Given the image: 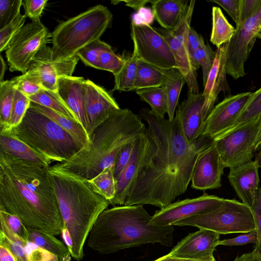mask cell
Returning <instances> with one entry per match:
<instances>
[{
	"label": "cell",
	"mask_w": 261,
	"mask_h": 261,
	"mask_svg": "<svg viewBox=\"0 0 261 261\" xmlns=\"http://www.w3.org/2000/svg\"><path fill=\"white\" fill-rule=\"evenodd\" d=\"M253 217L257 240L255 244L254 253L261 255V188L259 187L255 200L250 208Z\"/></svg>",
	"instance_id": "cell-48"
},
{
	"label": "cell",
	"mask_w": 261,
	"mask_h": 261,
	"mask_svg": "<svg viewBox=\"0 0 261 261\" xmlns=\"http://www.w3.org/2000/svg\"><path fill=\"white\" fill-rule=\"evenodd\" d=\"M141 99L149 105L150 111L156 116L165 118L168 112V100L163 87H151L136 90Z\"/></svg>",
	"instance_id": "cell-33"
},
{
	"label": "cell",
	"mask_w": 261,
	"mask_h": 261,
	"mask_svg": "<svg viewBox=\"0 0 261 261\" xmlns=\"http://www.w3.org/2000/svg\"><path fill=\"white\" fill-rule=\"evenodd\" d=\"M112 19L108 8L97 5L60 23L51 33L52 60L62 61L76 56L81 49L100 39Z\"/></svg>",
	"instance_id": "cell-7"
},
{
	"label": "cell",
	"mask_w": 261,
	"mask_h": 261,
	"mask_svg": "<svg viewBox=\"0 0 261 261\" xmlns=\"http://www.w3.org/2000/svg\"><path fill=\"white\" fill-rule=\"evenodd\" d=\"M187 43L191 54L205 44L203 37L192 27L190 28L188 32Z\"/></svg>",
	"instance_id": "cell-54"
},
{
	"label": "cell",
	"mask_w": 261,
	"mask_h": 261,
	"mask_svg": "<svg viewBox=\"0 0 261 261\" xmlns=\"http://www.w3.org/2000/svg\"><path fill=\"white\" fill-rule=\"evenodd\" d=\"M84 108L89 136L113 112L120 108L112 95L90 80L84 84Z\"/></svg>",
	"instance_id": "cell-16"
},
{
	"label": "cell",
	"mask_w": 261,
	"mask_h": 261,
	"mask_svg": "<svg viewBox=\"0 0 261 261\" xmlns=\"http://www.w3.org/2000/svg\"><path fill=\"white\" fill-rule=\"evenodd\" d=\"M220 6L237 24L239 16L240 0H211Z\"/></svg>",
	"instance_id": "cell-52"
},
{
	"label": "cell",
	"mask_w": 261,
	"mask_h": 261,
	"mask_svg": "<svg viewBox=\"0 0 261 261\" xmlns=\"http://www.w3.org/2000/svg\"><path fill=\"white\" fill-rule=\"evenodd\" d=\"M0 217H2L12 231L23 240L29 242L28 228L17 216L0 208Z\"/></svg>",
	"instance_id": "cell-47"
},
{
	"label": "cell",
	"mask_w": 261,
	"mask_h": 261,
	"mask_svg": "<svg viewBox=\"0 0 261 261\" xmlns=\"http://www.w3.org/2000/svg\"><path fill=\"white\" fill-rule=\"evenodd\" d=\"M135 140L124 146L117 154L113 166V174L116 182L131 158Z\"/></svg>",
	"instance_id": "cell-46"
},
{
	"label": "cell",
	"mask_w": 261,
	"mask_h": 261,
	"mask_svg": "<svg viewBox=\"0 0 261 261\" xmlns=\"http://www.w3.org/2000/svg\"><path fill=\"white\" fill-rule=\"evenodd\" d=\"M257 237L255 229L247 234H242L235 238L220 241L219 245L223 246H239L249 243H256Z\"/></svg>",
	"instance_id": "cell-51"
},
{
	"label": "cell",
	"mask_w": 261,
	"mask_h": 261,
	"mask_svg": "<svg viewBox=\"0 0 261 261\" xmlns=\"http://www.w3.org/2000/svg\"><path fill=\"white\" fill-rule=\"evenodd\" d=\"M130 34L138 59L163 69L177 68L169 44L154 28L132 23Z\"/></svg>",
	"instance_id": "cell-13"
},
{
	"label": "cell",
	"mask_w": 261,
	"mask_h": 261,
	"mask_svg": "<svg viewBox=\"0 0 261 261\" xmlns=\"http://www.w3.org/2000/svg\"><path fill=\"white\" fill-rule=\"evenodd\" d=\"M202 93L188 92L187 98L178 106V115L184 135L189 142H193L202 135L208 115L204 109Z\"/></svg>",
	"instance_id": "cell-20"
},
{
	"label": "cell",
	"mask_w": 261,
	"mask_h": 261,
	"mask_svg": "<svg viewBox=\"0 0 261 261\" xmlns=\"http://www.w3.org/2000/svg\"><path fill=\"white\" fill-rule=\"evenodd\" d=\"M0 244L10 250L16 261H28L25 247L29 242L14 233L2 217H0Z\"/></svg>",
	"instance_id": "cell-34"
},
{
	"label": "cell",
	"mask_w": 261,
	"mask_h": 261,
	"mask_svg": "<svg viewBox=\"0 0 261 261\" xmlns=\"http://www.w3.org/2000/svg\"><path fill=\"white\" fill-rule=\"evenodd\" d=\"M51 54V47L44 46L32 60L28 70L39 74L45 89L58 92V79L64 75L72 76L79 58L75 56L62 61H53Z\"/></svg>",
	"instance_id": "cell-17"
},
{
	"label": "cell",
	"mask_w": 261,
	"mask_h": 261,
	"mask_svg": "<svg viewBox=\"0 0 261 261\" xmlns=\"http://www.w3.org/2000/svg\"><path fill=\"white\" fill-rule=\"evenodd\" d=\"M260 116L261 87L255 92L252 93L243 111L232 127L218 137L230 133Z\"/></svg>",
	"instance_id": "cell-38"
},
{
	"label": "cell",
	"mask_w": 261,
	"mask_h": 261,
	"mask_svg": "<svg viewBox=\"0 0 261 261\" xmlns=\"http://www.w3.org/2000/svg\"><path fill=\"white\" fill-rule=\"evenodd\" d=\"M186 81L177 68L167 70V75L163 85L168 100V119L171 121L174 117V112L177 107L179 97Z\"/></svg>",
	"instance_id": "cell-30"
},
{
	"label": "cell",
	"mask_w": 261,
	"mask_h": 261,
	"mask_svg": "<svg viewBox=\"0 0 261 261\" xmlns=\"http://www.w3.org/2000/svg\"><path fill=\"white\" fill-rule=\"evenodd\" d=\"M215 54V51L212 49L211 47L206 44L191 54L195 64L198 67L201 66L202 68L203 87L213 66Z\"/></svg>",
	"instance_id": "cell-42"
},
{
	"label": "cell",
	"mask_w": 261,
	"mask_h": 261,
	"mask_svg": "<svg viewBox=\"0 0 261 261\" xmlns=\"http://www.w3.org/2000/svg\"><path fill=\"white\" fill-rule=\"evenodd\" d=\"M236 32L227 44L226 70L234 80L245 75V64L257 38H261V6L246 21L236 25Z\"/></svg>",
	"instance_id": "cell-10"
},
{
	"label": "cell",
	"mask_w": 261,
	"mask_h": 261,
	"mask_svg": "<svg viewBox=\"0 0 261 261\" xmlns=\"http://www.w3.org/2000/svg\"><path fill=\"white\" fill-rule=\"evenodd\" d=\"M140 116L148 124L147 143L124 205L162 208L187 191L199 156L214 140L201 135L189 142L176 113L170 121L145 108Z\"/></svg>",
	"instance_id": "cell-1"
},
{
	"label": "cell",
	"mask_w": 261,
	"mask_h": 261,
	"mask_svg": "<svg viewBox=\"0 0 261 261\" xmlns=\"http://www.w3.org/2000/svg\"><path fill=\"white\" fill-rule=\"evenodd\" d=\"M255 161L257 164L259 168H261V147L258 153L256 155Z\"/></svg>",
	"instance_id": "cell-61"
},
{
	"label": "cell",
	"mask_w": 261,
	"mask_h": 261,
	"mask_svg": "<svg viewBox=\"0 0 261 261\" xmlns=\"http://www.w3.org/2000/svg\"><path fill=\"white\" fill-rule=\"evenodd\" d=\"M26 15L19 13L5 27L0 29V51L6 50L14 35L24 25Z\"/></svg>",
	"instance_id": "cell-44"
},
{
	"label": "cell",
	"mask_w": 261,
	"mask_h": 261,
	"mask_svg": "<svg viewBox=\"0 0 261 261\" xmlns=\"http://www.w3.org/2000/svg\"><path fill=\"white\" fill-rule=\"evenodd\" d=\"M49 166L0 151V208L17 216L28 228L56 236L61 234L64 223Z\"/></svg>",
	"instance_id": "cell-2"
},
{
	"label": "cell",
	"mask_w": 261,
	"mask_h": 261,
	"mask_svg": "<svg viewBox=\"0 0 261 261\" xmlns=\"http://www.w3.org/2000/svg\"><path fill=\"white\" fill-rule=\"evenodd\" d=\"M229 169L228 175L229 183L242 202L250 208L260 187L257 163L252 160Z\"/></svg>",
	"instance_id": "cell-21"
},
{
	"label": "cell",
	"mask_w": 261,
	"mask_h": 261,
	"mask_svg": "<svg viewBox=\"0 0 261 261\" xmlns=\"http://www.w3.org/2000/svg\"><path fill=\"white\" fill-rule=\"evenodd\" d=\"M233 261H261V255L252 251L237 256Z\"/></svg>",
	"instance_id": "cell-55"
},
{
	"label": "cell",
	"mask_w": 261,
	"mask_h": 261,
	"mask_svg": "<svg viewBox=\"0 0 261 261\" xmlns=\"http://www.w3.org/2000/svg\"><path fill=\"white\" fill-rule=\"evenodd\" d=\"M195 1L189 2L185 15L179 25L173 30L154 28L169 44L175 59L177 68L183 75L188 88V92L199 93L196 70L199 68L193 62L190 53L187 37L191 28Z\"/></svg>",
	"instance_id": "cell-12"
},
{
	"label": "cell",
	"mask_w": 261,
	"mask_h": 261,
	"mask_svg": "<svg viewBox=\"0 0 261 261\" xmlns=\"http://www.w3.org/2000/svg\"><path fill=\"white\" fill-rule=\"evenodd\" d=\"M28 228L29 242L47 250L59 261H71L72 256L67 247L55 236L38 229Z\"/></svg>",
	"instance_id": "cell-27"
},
{
	"label": "cell",
	"mask_w": 261,
	"mask_h": 261,
	"mask_svg": "<svg viewBox=\"0 0 261 261\" xmlns=\"http://www.w3.org/2000/svg\"><path fill=\"white\" fill-rule=\"evenodd\" d=\"M152 1H122L120 2H124L126 6L130 7L135 11H138L148 3H152Z\"/></svg>",
	"instance_id": "cell-57"
},
{
	"label": "cell",
	"mask_w": 261,
	"mask_h": 261,
	"mask_svg": "<svg viewBox=\"0 0 261 261\" xmlns=\"http://www.w3.org/2000/svg\"><path fill=\"white\" fill-rule=\"evenodd\" d=\"M251 94L247 92L230 95L215 106L205 121L202 135L214 140L230 129Z\"/></svg>",
	"instance_id": "cell-15"
},
{
	"label": "cell",
	"mask_w": 261,
	"mask_h": 261,
	"mask_svg": "<svg viewBox=\"0 0 261 261\" xmlns=\"http://www.w3.org/2000/svg\"><path fill=\"white\" fill-rule=\"evenodd\" d=\"M220 241V234L208 229H199L189 233L167 254L188 259L215 261L213 253Z\"/></svg>",
	"instance_id": "cell-18"
},
{
	"label": "cell",
	"mask_w": 261,
	"mask_h": 261,
	"mask_svg": "<svg viewBox=\"0 0 261 261\" xmlns=\"http://www.w3.org/2000/svg\"><path fill=\"white\" fill-rule=\"evenodd\" d=\"M261 39V38H260Z\"/></svg>",
	"instance_id": "cell-62"
},
{
	"label": "cell",
	"mask_w": 261,
	"mask_h": 261,
	"mask_svg": "<svg viewBox=\"0 0 261 261\" xmlns=\"http://www.w3.org/2000/svg\"><path fill=\"white\" fill-rule=\"evenodd\" d=\"M47 2V0L23 1L22 5L25 11L24 14L30 18L32 21H41L40 17Z\"/></svg>",
	"instance_id": "cell-50"
},
{
	"label": "cell",
	"mask_w": 261,
	"mask_h": 261,
	"mask_svg": "<svg viewBox=\"0 0 261 261\" xmlns=\"http://www.w3.org/2000/svg\"><path fill=\"white\" fill-rule=\"evenodd\" d=\"M85 81L83 77L60 76L58 81V91L61 98L75 115L78 122L87 132V123L84 99Z\"/></svg>",
	"instance_id": "cell-23"
},
{
	"label": "cell",
	"mask_w": 261,
	"mask_h": 261,
	"mask_svg": "<svg viewBox=\"0 0 261 261\" xmlns=\"http://www.w3.org/2000/svg\"><path fill=\"white\" fill-rule=\"evenodd\" d=\"M22 3V0H0V29L20 12Z\"/></svg>",
	"instance_id": "cell-45"
},
{
	"label": "cell",
	"mask_w": 261,
	"mask_h": 261,
	"mask_svg": "<svg viewBox=\"0 0 261 261\" xmlns=\"http://www.w3.org/2000/svg\"><path fill=\"white\" fill-rule=\"evenodd\" d=\"M121 70L114 75L115 83L113 90L128 92L134 90L138 58L133 51L131 55L124 58Z\"/></svg>",
	"instance_id": "cell-32"
},
{
	"label": "cell",
	"mask_w": 261,
	"mask_h": 261,
	"mask_svg": "<svg viewBox=\"0 0 261 261\" xmlns=\"http://www.w3.org/2000/svg\"><path fill=\"white\" fill-rule=\"evenodd\" d=\"M152 216L142 205L114 206L103 211L94 224L87 246L101 254L147 244H173V225L150 223Z\"/></svg>",
	"instance_id": "cell-3"
},
{
	"label": "cell",
	"mask_w": 261,
	"mask_h": 261,
	"mask_svg": "<svg viewBox=\"0 0 261 261\" xmlns=\"http://www.w3.org/2000/svg\"><path fill=\"white\" fill-rule=\"evenodd\" d=\"M29 98L31 102L50 109L78 122L75 115L61 98L58 92L45 89L37 94L29 96Z\"/></svg>",
	"instance_id": "cell-35"
},
{
	"label": "cell",
	"mask_w": 261,
	"mask_h": 261,
	"mask_svg": "<svg viewBox=\"0 0 261 261\" xmlns=\"http://www.w3.org/2000/svg\"><path fill=\"white\" fill-rule=\"evenodd\" d=\"M225 168L214 142L199 156L192 178L193 189L205 191L221 187V177Z\"/></svg>",
	"instance_id": "cell-19"
},
{
	"label": "cell",
	"mask_w": 261,
	"mask_h": 261,
	"mask_svg": "<svg viewBox=\"0 0 261 261\" xmlns=\"http://www.w3.org/2000/svg\"><path fill=\"white\" fill-rule=\"evenodd\" d=\"M154 18V16L152 9L144 7L133 14L132 23L136 25L144 24L150 25L153 21Z\"/></svg>",
	"instance_id": "cell-53"
},
{
	"label": "cell",
	"mask_w": 261,
	"mask_h": 261,
	"mask_svg": "<svg viewBox=\"0 0 261 261\" xmlns=\"http://www.w3.org/2000/svg\"><path fill=\"white\" fill-rule=\"evenodd\" d=\"M48 174L63 220L61 233L70 236V253L80 261L94 224L110 202L93 190L88 179L69 170L56 164L49 166Z\"/></svg>",
	"instance_id": "cell-4"
},
{
	"label": "cell",
	"mask_w": 261,
	"mask_h": 261,
	"mask_svg": "<svg viewBox=\"0 0 261 261\" xmlns=\"http://www.w3.org/2000/svg\"><path fill=\"white\" fill-rule=\"evenodd\" d=\"M25 249L28 261H59L55 255L30 242Z\"/></svg>",
	"instance_id": "cell-49"
},
{
	"label": "cell",
	"mask_w": 261,
	"mask_h": 261,
	"mask_svg": "<svg viewBox=\"0 0 261 261\" xmlns=\"http://www.w3.org/2000/svg\"><path fill=\"white\" fill-rule=\"evenodd\" d=\"M260 117L214 139V144L225 168L239 166L252 161Z\"/></svg>",
	"instance_id": "cell-11"
},
{
	"label": "cell",
	"mask_w": 261,
	"mask_h": 261,
	"mask_svg": "<svg viewBox=\"0 0 261 261\" xmlns=\"http://www.w3.org/2000/svg\"><path fill=\"white\" fill-rule=\"evenodd\" d=\"M173 226H194L220 234L248 233L255 229L250 207L242 202L228 199H225L220 206L211 212L187 218Z\"/></svg>",
	"instance_id": "cell-8"
},
{
	"label": "cell",
	"mask_w": 261,
	"mask_h": 261,
	"mask_svg": "<svg viewBox=\"0 0 261 261\" xmlns=\"http://www.w3.org/2000/svg\"><path fill=\"white\" fill-rule=\"evenodd\" d=\"M31 102L28 96L15 89L10 123L6 131L0 134L9 133L21 122Z\"/></svg>",
	"instance_id": "cell-40"
},
{
	"label": "cell",
	"mask_w": 261,
	"mask_h": 261,
	"mask_svg": "<svg viewBox=\"0 0 261 261\" xmlns=\"http://www.w3.org/2000/svg\"><path fill=\"white\" fill-rule=\"evenodd\" d=\"M5 134L20 140L51 163L66 162L82 148L53 120L31 106L21 122Z\"/></svg>",
	"instance_id": "cell-6"
},
{
	"label": "cell",
	"mask_w": 261,
	"mask_h": 261,
	"mask_svg": "<svg viewBox=\"0 0 261 261\" xmlns=\"http://www.w3.org/2000/svg\"><path fill=\"white\" fill-rule=\"evenodd\" d=\"M0 261H16L10 250L2 244H0Z\"/></svg>",
	"instance_id": "cell-56"
},
{
	"label": "cell",
	"mask_w": 261,
	"mask_h": 261,
	"mask_svg": "<svg viewBox=\"0 0 261 261\" xmlns=\"http://www.w3.org/2000/svg\"><path fill=\"white\" fill-rule=\"evenodd\" d=\"M226 49L227 44L216 49L214 62L204 86L202 92L204 97V109L208 115L221 92L227 97L230 96V89L226 79Z\"/></svg>",
	"instance_id": "cell-22"
},
{
	"label": "cell",
	"mask_w": 261,
	"mask_h": 261,
	"mask_svg": "<svg viewBox=\"0 0 261 261\" xmlns=\"http://www.w3.org/2000/svg\"><path fill=\"white\" fill-rule=\"evenodd\" d=\"M88 181L93 190L109 202L114 198L116 182L113 174V167L105 168Z\"/></svg>",
	"instance_id": "cell-36"
},
{
	"label": "cell",
	"mask_w": 261,
	"mask_h": 261,
	"mask_svg": "<svg viewBox=\"0 0 261 261\" xmlns=\"http://www.w3.org/2000/svg\"><path fill=\"white\" fill-rule=\"evenodd\" d=\"M146 143L145 132L135 141L130 161L116 181L115 196L109 202L110 204L114 206L124 205L137 174Z\"/></svg>",
	"instance_id": "cell-24"
},
{
	"label": "cell",
	"mask_w": 261,
	"mask_h": 261,
	"mask_svg": "<svg viewBox=\"0 0 261 261\" xmlns=\"http://www.w3.org/2000/svg\"><path fill=\"white\" fill-rule=\"evenodd\" d=\"M189 2L186 0H153L151 4L154 18L163 29L173 30L183 19Z\"/></svg>",
	"instance_id": "cell-25"
},
{
	"label": "cell",
	"mask_w": 261,
	"mask_h": 261,
	"mask_svg": "<svg viewBox=\"0 0 261 261\" xmlns=\"http://www.w3.org/2000/svg\"><path fill=\"white\" fill-rule=\"evenodd\" d=\"M140 116L128 109L115 111L89 136L90 143L68 160L57 165L90 180L105 168L113 167L116 156L127 143L143 134Z\"/></svg>",
	"instance_id": "cell-5"
},
{
	"label": "cell",
	"mask_w": 261,
	"mask_h": 261,
	"mask_svg": "<svg viewBox=\"0 0 261 261\" xmlns=\"http://www.w3.org/2000/svg\"><path fill=\"white\" fill-rule=\"evenodd\" d=\"M168 69H163L138 59L134 90L162 87Z\"/></svg>",
	"instance_id": "cell-29"
},
{
	"label": "cell",
	"mask_w": 261,
	"mask_h": 261,
	"mask_svg": "<svg viewBox=\"0 0 261 261\" xmlns=\"http://www.w3.org/2000/svg\"><path fill=\"white\" fill-rule=\"evenodd\" d=\"M0 151L28 161L47 165L51 163L45 157L10 134H0Z\"/></svg>",
	"instance_id": "cell-28"
},
{
	"label": "cell",
	"mask_w": 261,
	"mask_h": 261,
	"mask_svg": "<svg viewBox=\"0 0 261 261\" xmlns=\"http://www.w3.org/2000/svg\"><path fill=\"white\" fill-rule=\"evenodd\" d=\"M153 261H203L181 258L169 256L168 254L159 257ZM216 261V260H215Z\"/></svg>",
	"instance_id": "cell-58"
},
{
	"label": "cell",
	"mask_w": 261,
	"mask_h": 261,
	"mask_svg": "<svg viewBox=\"0 0 261 261\" xmlns=\"http://www.w3.org/2000/svg\"><path fill=\"white\" fill-rule=\"evenodd\" d=\"M124 63V57L115 54L108 44L99 57V69L110 71L115 75L121 70Z\"/></svg>",
	"instance_id": "cell-43"
},
{
	"label": "cell",
	"mask_w": 261,
	"mask_h": 261,
	"mask_svg": "<svg viewBox=\"0 0 261 261\" xmlns=\"http://www.w3.org/2000/svg\"><path fill=\"white\" fill-rule=\"evenodd\" d=\"M51 33L41 21L28 23L12 38L6 49L10 71L25 73L38 53L51 40Z\"/></svg>",
	"instance_id": "cell-9"
},
{
	"label": "cell",
	"mask_w": 261,
	"mask_h": 261,
	"mask_svg": "<svg viewBox=\"0 0 261 261\" xmlns=\"http://www.w3.org/2000/svg\"><path fill=\"white\" fill-rule=\"evenodd\" d=\"M107 44L100 39L97 40L79 50L76 56L86 66L99 69V57Z\"/></svg>",
	"instance_id": "cell-41"
},
{
	"label": "cell",
	"mask_w": 261,
	"mask_h": 261,
	"mask_svg": "<svg viewBox=\"0 0 261 261\" xmlns=\"http://www.w3.org/2000/svg\"><path fill=\"white\" fill-rule=\"evenodd\" d=\"M15 89L27 96H30L45 89L39 74L35 71L28 70L25 73L11 79Z\"/></svg>",
	"instance_id": "cell-39"
},
{
	"label": "cell",
	"mask_w": 261,
	"mask_h": 261,
	"mask_svg": "<svg viewBox=\"0 0 261 261\" xmlns=\"http://www.w3.org/2000/svg\"><path fill=\"white\" fill-rule=\"evenodd\" d=\"M15 88L13 81L0 82V133L7 129L11 118Z\"/></svg>",
	"instance_id": "cell-37"
},
{
	"label": "cell",
	"mask_w": 261,
	"mask_h": 261,
	"mask_svg": "<svg viewBox=\"0 0 261 261\" xmlns=\"http://www.w3.org/2000/svg\"><path fill=\"white\" fill-rule=\"evenodd\" d=\"M261 147V117H260V122L259 124V127L258 129V132L257 133V135L256 137V141L254 145V150L256 151L257 150L260 148Z\"/></svg>",
	"instance_id": "cell-59"
},
{
	"label": "cell",
	"mask_w": 261,
	"mask_h": 261,
	"mask_svg": "<svg viewBox=\"0 0 261 261\" xmlns=\"http://www.w3.org/2000/svg\"><path fill=\"white\" fill-rule=\"evenodd\" d=\"M236 32L234 28L224 16L221 9L212 8V29L210 41L217 48L230 42Z\"/></svg>",
	"instance_id": "cell-31"
},
{
	"label": "cell",
	"mask_w": 261,
	"mask_h": 261,
	"mask_svg": "<svg viewBox=\"0 0 261 261\" xmlns=\"http://www.w3.org/2000/svg\"><path fill=\"white\" fill-rule=\"evenodd\" d=\"M224 200L204 192L200 196L172 202L156 211L152 216L150 223L160 226L173 225L187 218L211 212L220 206Z\"/></svg>",
	"instance_id": "cell-14"
},
{
	"label": "cell",
	"mask_w": 261,
	"mask_h": 261,
	"mask_svg": "<svg viewBox=\"0 0 261 261\" xmlns=\"http://www.w3.org/2000/svg\"><path fill=\"white\" fill-rule=\"evenodd\" d=\"M30 106L43 114L73 137L82 146L86 148L90 143V137L84 128L77 122L64 115L41 105L31 102Z\"/></svg>",
	"instance_id": "cell-26"
},
{
	"label": "cell",
	"mask_w": 261,
	"mask_h": 261,
	"mask_svg": "<svg viewBox=\"0 0 261 261\" xmlns=\"http://www.w3.org/2000/svg\"><path fill=\"white\" fill-rule=\"evenodd\" d=\"M1 71H0V82L3 81V79L5 74V72L6 69V63L4 60L3 57L1 56Z\"/></svg>",
	"instance_id": "cell-60"
}]
</instances>
